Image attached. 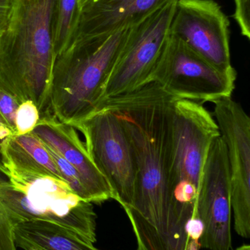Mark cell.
Returning <instances> with one entry per match:
<instances>
[{"mask_svg": "<svg viewBox=\"0 0 250 250\" xmlns=\"http://www.w3.org/2000/svg\"><path fill=\"white\" fill-rule=\"evenodd\" d=\"M176 100L149 83L106 100L98 108L120 118L133 151L135 198L123 208L136 237V250H181L188 239L189 222L175 204L171 183Z\"/></svg>", "mask_w": 250, "mask_h": 250, "instance_id": "6da1fadb", "label": "cell"}, {"mask_svg": "<svg viewBox=\"0 0 250 250\" xmlns=\"http://www.w3.org/2000/svg\"><path fill=\"white\" fill-rule=\"evenodd\" d=\"M54 2L16 0L10 22L0 33V89L20 104L33 103L41 119L52 116Z\"/></svg>", "mask_w": 250, "mask_h": 250, "instance_id": "7a4b0ae2", "label": "cell"}, {"mask_svg": "<svg viewBox=\"0 0 250 250\" xmlns=\"http://www.w3.org/2000/svg\"><path fill=\"white\" fill-rule=\"evenodd\" d=\"M129 28L76 37L56 55L51 87L53 117L74 126L98 111Z\"/></svg>", "mask_w": 250, "mask_h": 250, "instance_id": "3957f363", "label": "cell"}, {"mask_svg": "<svg viewBox=\"0 0 250 250\" xmlns=\"http://www.w3.org/2000/svg\"><path fill=\"white\" fill-rule=\"evenodd\" d=\"M0 207L13 227L24 222H48L69 229L90 243L96 242L93 206L60 179L7 176L0 168Z\"/></svg>", "mask_w": 250, "mask_h": 250, "instance_id": "277c9868", "label": "cell"}, {"mask_svg": "<svg viewBox=\"0 0 250 250\" xmlns=\"http://www.w3.org/2000/svg\"><path fill=\"white\" fill-rule=\"evenodd\" d=\"M171 183L176 205L195 214L200 181L210 146L220 132L202 103L176 99L173 113Z\"/></svg>", "mask_w": 250, "mask_h": 250, "instance_id": "5b68a950", "label": "cell"}, {"mask_svg": "<svg viewBox=\"0 0 250 250\" xmlns=\"http://www.w3.org/2000/svg\"><path fill=\"white\" fill-rule=\"evenodd\" d=\"M236 79V71L218 70L179 38L169 35L148 83H157L176 99L203 104L231 97Z\"/></svg>", "mask_w": 250, "mask_h": 250, "instance_id": "8992f818", "label": "cell"}, {"mask_svg": "<svg viewBox=\"0 0 250 250\" xmlns=\"http://www.w3.org/2000/svg\"><path fill=\"white\" fill-rule=\"evenodd\" d=\"M85 139V147L122 208L135 198L136 168L129 138L120 118L110 110L98 111L75 125Z\"/></svg>", "mask_w": 250, "mask_h": 250, "instance_id": "52a82bcc", "label": "cell"}, {"mask_svg": "<svg viewBox=\"0 0 250 250\" xmlns=\"http://www.w3.org/2000/svg\"><path fill=\"white\" fill-rule=\"evenodd\" d=\"M176 1L163 6L129 28L106 83L102 104L106 100L137 90L148 83L170 35Z\"/></svg>", "mask_w": 250, "mask_h": 250, "instance_id": "ba28073f", "label": "cell"}, {"mask_svg": "<svg viewBox=\"0 0 250 250\" xmlns=\"http://www.w3.org/2000/svg\"><path fill=\"white\" fill-rule=\"evenodd\" d=\"M231 204L227 149L222 137L210 146L200 181L194 219L201 223V248L231 250Z\"/></svg>", "mask_w": 250, "mask_h": 250, "instance_id": "9c48e42d", "label": "cell"}, {"mask_svg": "<svg viewBox=\"0 0 250 250\" xmlns=\"http://www.w3.org/2000/svg\"><path fill=\"white\" fill-rule=\"evenodd\" d=\"M215 121L227 149L230 204L236 233L250 237V119L231 97L213 101Z\"/></svg>", "mask_w": 250, "mask_h": 250, "instance_id": "30bf717a", "label": "cell"}, {"mask_svg": "<svg viewBox=\"0 0 250 250\" xmlns=\"http://www.w3.org/2000/svg\"><path fill=\"white\" fill-rule=\"evenodd\" d=\"M230 21L214 0H177L170 35L179 38L211 65L235 72L230 51Z\"/></svg>", "mask_w": 250, "mask_h": 250, "instance_id": "8fae6325", "label": "cell"}, {"mask_svg": "<svg viewBox=\"0 0 250 250\" xmlns=\"http://www.w3.org/2000/svg\"><path fill=\"white\" fill-rule=\"evenodd\" d=\"M31 132L76 168L92 204H100L114 200V194L108 182L92 163L85 144L73 126L49 116L41 119Z\"/></svg>", "mask_w": 250, "mask_h": 250, "instance_id": "7c38bea8", "label": "cell"}, {"mask_svg": "<svg viewBox=\"0 0 250 250\" xmlns=\"http://www.w3.org/2000/svg\"><path fill=\"white\" fill-rule=\"evenodd\" d=\"M175 1L177 0H91L81 10L76 37L112 33L130 27Z\"/></svg>", "mask_w": 250, "mask_h": 250, "instance_id": "4fadbf2b", "label": "cell"}, {"mask_svg": "<svg viewBox=\"0 0 250 250\" xmlns=\"http://www.w3.org/2000/svg\"><path fill=\"white\" fill-rule=\"evenodd\" d=\"M1 154L7 176H50L64 182L46 145L32 132L9 138Z\"/></svg>", "mask_w": 250, "mask_h": 250, "instance_id": "5bb4252c", "label": "cell"}, {"mask_svg": "<svg viewBox=\"0 0 250 250\" xmlns=\"http://www.w3.org/2000/svg\"><path fill=\"white\" fill-rule=\"evenodd\" d=\"M16 248L23 250H101L66 228L45 221H29L13 226Z\"/></svg>", "mask_w": 250, "mask_h": 250, "instance_id": "9a60e30c", "label": "cell"}, {"mask_svg": "<svg viewBox=\"0 0 250 250\" xmlns=\"http://www.w3.org/2000/svg\"><path fill=\"white\" fill-rule=\"evenodd\" d=\"M81 10L80 0H55L53 38L56 55L76 38Z\"/></svg>", "mask_w": 250, "mask_h": 250, "instance_id": "2e32d148", "label": "cell"}, {"mask_svg": "<svg viewBox=\"0 0 250 250\" xmlns=\"http://www.w3.org/2000/svg\"><path fill=\"white\" fill-rule=\"evenodd\" d=\"M46 146L49 150L50 153H51V157H52L54 163H56L59 170H60L62 178H63L64 182L67 184L70 190L83 201L91 203V197L85 189L80 175L78 173L76 168L72 166L70 163H68L61 156L59 155L56 151L51 149L48 146Z\"/></svg>", "mask_w": 250, "mask_h": 250, "instance_id": "e0dca14e", "label": "cell"}, {"mask_svg": "<svg viewBox=\"0 0 250 250\" xmlns=\"http://www.w3.org/2000/svg\"><path fill=\"white\" fill-rule=\"evenodd\" d=\"M40 120L39 111L33 103L31 101L22 103L16 113V135H23L32 132Z\"/></svg>", "mask_w": 250, "mask_h": 250, "instance_id": "ac0fdd59", "label": "cell"}, {"mask_svg": "<svg viewBox=\"0 0 250 250\" xmlns=\"http://www.w3.org/2000/svg\"><path fill=\"white\" fill-rule=\"evenodd\" d=\"M20 103L16 98L0 89V114L16 135V113Z\"/></svg>", "mask_w": 250, "mask_h": 250, "instance_id": "d6986e66", "label": "cell"}, {"mask_svg": "<svg viewBox=\"0 0 250 250\" xmlns=\"http://www.w3.org/2000/svg\"><path fill=\"white\" fill-rule=\"evenodd\" d=\"M235 20L239 24L241 32L248 39L250 38V0H234Z\"/></svg>", "mask_w": 250, "mask_h": 250, "instance_id": "ffe728a7", "label": "cell"}, {"mask_svg": "<svg viewBox=\"0 0 250 250\" xmlns=\"http://www.w3.org/2000/svg\"><path fill=\"white\" fill-rule=\"evenodd\" d=\"M13 226L0 207V250H17L13 240Z\"/></svg>", "mask_w": 250, "mask_h": 250, "instance_id": "44dd1931", "label": "cell"}, {"mask_svg": "<svg viewBox=\"0 0 250 250\" xmlns=\"http://www.w3.org/2000/svg\"><path fill=\"white\" fill-rule=\"evenodd\" d=\"M16 0H0V33L4 32L10 22Z\"/></svg>", "mask_w": 250, "mask_h": 250, "instance_id": "7402d4cb", "label": "cell"}, {"mask_svg": "<svg viewBox=\"0 0 250 250\" xmlns=\"http://www.w3.org/2000/svg\"><path fill=\"white\" fill-rule=\"evenodd\" d=\"M15 135L13 129L10 128L8 124L6 123L2 116L0 114V168L4 170L3 166L2 154H1V146L4 141H7L9 138ZM5 171V170H4Z\"/></svg>", "mask_w": 250, "mask_h": 250, "instance_id": "603a6c76", "label": "cell"}, {"mask_svg": "<svg viewBox=\"0 0 250 250\" xmlns=\"http://www.w3.org/2000/svg\"><path fill=\"white\" fill-rule=\"evenodd\" d=\"M200 248H201V245H200L199 240L191 239L186 250H200Z\"/></svg>", "mask_w": 250, "mask_h": 250, "instance_id": "cb8c5ba5", "label": "cell"}, {"mask_svg": "<svg viewBox=\"0 0 250 250\" xmlns=\"http://www.w3.org/2000/svg\"><path fill=\"white\" fill-rule=\"evenodd\" d=\"M234 250H250V246L249 245H242V246Z\"/></svg>", "mask_w": 250, "mask_h": 250, "instance_id": "d4e9b609", "label": "cell"}]
</instances>
